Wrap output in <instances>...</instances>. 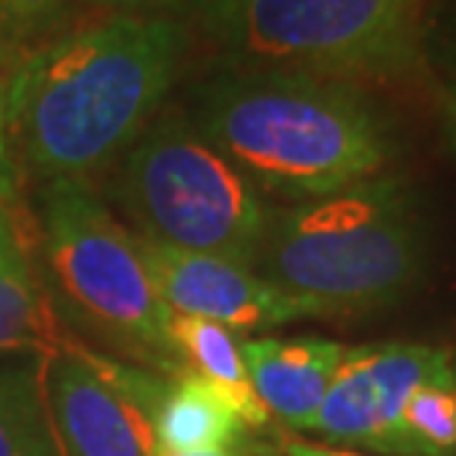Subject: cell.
Instances as JSON below:
<instances>
[{
    "label": "cell",
    "instance_id": "1",
    "mask_svg": "<svg viewBox=\"0 0 456 456\" xmlns=\"http://www.w3.org/2000/svg\"><path fill=\"white\" fill-rule=\"evenodd\" d=\"M187 30L167 15L118 12L33 53L6 89L9 140L45 184L110 169L178 80Z\"/></svg>",
    "mask_w": 456,
    "mask_h": 456
},
{
    "label": "cell",
    "instance_id": "2",
    "mask_svg": "<svg viewBox=\"0 0 456 456\" xmlns=\"http://www.w3.org/2000/svg\"><path fill=\"white\" fill-rule=\"evenodd\" d=\"M199 134L261 193L290 202L377 178L388 125L353 84L297 71H225L199 89Z\"/></svg>",
    "mask_w": 456,
    "mask_h": 456
},
{
    "label": "cell",
    "instance_id": "3",
    "mask_svg": "<svg viewBox=\"0 0 456 456\" xmlns=\"http://www.w3.org/2000/svg\"><path fill=\"white\" fill-rule=\"evenodd\" d=\"M427 232L400 178H368L273 211L252 270L312 317L368 314L400 303L424 270Z\"/></svg>",
    "mask_w": 456,
    "mask_h": 456
},
{
    "label": "cell",
    "instance_id": "4",
    "mask_svg": "<svg viewBox=\"0 0 456 456\" xmlns=\"http://www.w3.org/2000/svg\"><path fill=\"white\" fill-rule=\"evenodd\" d=\"M42 249L53 305L89 335L154 373L187 370L172 344V312L145 267L140 237L84 181L42 190Z\"/></svg>",
    "mask_w": 456,
    "mask_h": 456
},
{
    "label": "cell",
    "instance_id": "5",
    "mask_svg": "<svg viewBox=\"0 0 456 456\" xmlns=\"http://www.w3.org/2000/svg\"><path fill=\"white\" fill-rule=\"evenodd\" d=\"M208 36L240 71L359 84L421 69L412 0H199Z\"/></svg>",
    "mask_w": 456,
    "mask_h": 456
},
{
    "label": "cell",
    "instance_id": "6",
    "mask_svg": "<svg viewBox=\"0 0 456 456\" xmlns=\"http://www.w3.org/2000/svg\"><path fill=\"white\" fill-rule=\"evenodd\" d=\"M113 199L142 240L249 267L273 216L261 190L181 116L158 118L136 136Z\"/></svg>",
    "mask_w": 456,
    "mask_h": 456
},
{
    "label": "cell",
    "instance_id": "7",
    "mask_svg": "<svg viewBox=\"0 0 456 456\" xmlns=\"http://www.w3.org/2000/svg\"><path fill=\"white\" fill-rule=\"evenodd\" d=\"M421 386L456 388L448 350L403 341L346 346L308 433L335 448L412 456L403 433V409Z\"/></svg>",
    "mask_w": 456,
    "mask_h": 456
},
{
    "label": "cell",
    "instance_id": "8",
    "mask_svg": "<svg viewBox=\"0 0 456 456\" xmlns=\"http://www.w3.org/2000/svg\"><path fill=\"white\" fill-rule=\"evenodd\" d=\"M140 243L154 288L172 314L202 317L232 332H264L312 317L303 303L281 294L249 264L172 249L142 237Z\"/></svg>",
    "mask_w": 456,
    "mask_h": 456
},
{
    "label": "cell",
    "instance_id": "9",
    "mask_svg": "<svg viewBox=\"0 0 456 456\" xmlns=\"http://www.w3.org/2000/svg\"><path fill=\"white\" fill-rule=\"evenodd\" d=\"M45 400L66 456L160 453L149 409L95 368L86 346L69 341L45 359Z\"/></svg>",
    "mask_w": 456,
    "mask_h": 456
},
{
    "label": "cell",
    "instance_id": "10",
    "mask_svg": "<svg viewBox=\"0 0 456 456\" xmlns=\"http://www.w3.org/2000/svg\"><path fill=\"white\" fill-rule=\"evenodd\" d=\"M255 395L290 430H308L321 409L346 346L321 335L240 341Z\"/></svg>",
    "mask_w": 456,
    "mask_h": 456
},
{
    "label": "cell",
    "instance_id": "11",
    "mask_svg": "<svg viewBox=\"0 0 456 456\" xmlns=\"http://www.w3.org/2000/svg\"><path fill=\"white\" fill-rule=\"evenodd\" d=\"M151 424L160 451L167 453L243 448L249 430L223 391L190 368L167 379Z\"/></svg>",
    "mask_w": 456,
    "mask_h": 456
},
{
    "label": "cell",
    "instance_id": "12",
    "mask_svg": "<svg viewBox=\"0 0 456 456\" xmlns=\"http://www.w3.org/2000/svg\"><path fill=\"white\" fill-rule=\"evenodd\" d=\"M57 305L24 243L0 252V355L48 359L66 346Z\"/></svg>",
    "mask_w": 456,
    "mask_h": 456
},
{
    "label": "cell",
    "instance_id": "13",
    "mask_svg": "<svg viewBox=\"0 0 456 456\" xmlns=\"http://www.w3.org/2000/svg\"><path fill=\"white\" fill-rule=\"evenodd\" d=\"M169 335L181 362L190 370H196L199 377H205L214 388H220L249 430H267L270 412L261 403V397L255 395L240 344H237L232 330L214 321H202V317L172 314Z\"/></svg>",
    "mask_w": 456,
    "mask_h": 456
},
{
    "label": "cell",
    "instance_id": "14",
    "mask_svg": "<svg viewBox=\"0 0 456 456\" xmlns=\"http://www.w3.org/2000/svg\"><path fill=\"white\" fill-rule=\"evenodd\" d=\"M45 418V359L0 364V456H24Z\"/></svg>",
    "mask_w": 456,
    "mask_h": 456
},
{
    "label": "cell",
    "instance_id": "15",
    "mask_svg": "<svg viewBox=\"0 0 456 456\" xmlns=\"http://www.w3.org/2000/svg\"><path fill=\"white\" fill-rule=\"evenodd\" d=\"M412 456H456V388L421 386L403 409Z\"/></svg>",
    "mask_w": 456,
    "mask_h": 456
},
{
    "label": "cell",
    "instance_id": "16",
    "mask_svg": "<svg viewBox=\"0 0 456 456\" xmlns=\"http://www.w3.org/2000/svg\"><path fill=\"white\" fill-rule=\"evenodd\" d=\"M4 12L9 15L15 30H24L30 24L48 21V18L62 6V0H0Z\"/></svg>",
    "mask_w": 456,
    "mask_h": 456
},
{
    "label": "cell",
    "instance_id": "17",
    "mask_svg": "<svg viewBox=\"0 0 456 456\" xmlns=\"http://www.w3.org/2000/svg\"><path fill=\"white\" fill-rule=\"evenodd\" d=\"M9 122H6V89L0 86V196H12L15 187V163L9 151Z\"/></svg>",
    "mask_w": 456,
    "mask_h": 456
},
{
    "label": "cell",
    "instance_id": "18",
    "mask_svg": "<svg viewBox=\"0 0 456 456\" xmlns=\"http://www.w3.org/2000/svg\"><path fill=\"white\" fill-rule=\"evenodd\" d=\"M98 6H113L122 12H136V15H158V9H175V6H196L199 0H93Z\"/></svg>",
    "mask_w": 456,
    "mask_h": 456
},
{
    "label": "cell",
    "instance_id": "19",
    "mask_svg": "<svg viewBox=\"0 0 456 456\" xmlns=\"http://www.w3.org/2000/svg\"><path fill=\"white\" fill-rule=\"evenodd\" d=\"M281 453L285 456H364L350 448H335V444H317L303 439H281Z\"/></svg>",
    "mask_w": 456,
    "mask_h": 456
},
{
    "label": "cell",
    "instance_id": "20",
    "mask_svg": "<svg viewBox=\"0 0 456 456\" xmlns=\"http://www.w3.org/2000/svg\"><path fill=\"white\" fill-rule=\"evenodd\" d=\"M24 456H66V451H62V444L57 439V433H53V424H51V412L48 418L39 424V430H36L30 448H27Z\"/></svg>",
    "mask_w": 456,
    "mask_h": 456
},
{
    "label": "cell",
    "instance_id": "21",
    "mask_svg": "<svg viewBox=\"0 0 456 456\" xmlns=\"http://www.w3.org/2000/svg\"><path fill=\"white\" fill-rule=\"evenodd\" d=\"M442 134L451 154L456 158V84H451L442 93Z\"/></svg>",
    "mask_w": 456,
    "mask_h": 456
},
{
    "label": "cell",
    "instance_id": "22",
    "mask_svg": "<svg viewBox=\"0 0 456 456\" xmlns=\"http://www.w3.org/2000/svg\"><path fill=\"white\" fill-rule=\"evenodd\" d=\"M21 243V234H18V228L12 223V216L4 211V205H0V252L12 249V246Z\"/></svg>",
    "mask_w": 456,
    "mask_h": 456
},
{
    "label": "cell",
    "instance_id": "23",
    "mask_svg": "<svg viewBox=\"0 0 456 456\" xmlns=\"http://www.w3.org/2000/svg\"><path fill=\"white\" fill-rule=\"evenodd\" d=\"M158 456H252L243 448H216V451H187V453H158Z\"/></svg>",
    "mask_w": 456,
    "mask_h": 456
},
{
    "label": "cell",
    "instance_id": "24",
    "mask_svg": "<svg viewBox=\"0 0 456 456\" xmlns=\"http://www.w3.org/2000/svg\"><path fill=\"white\" fill-rule=\"evenodd\" d=\"M15 27H12V21H9V15L4 12V6H0V36L4 33H12Z\"/></svg>",
    "mask_w": 456,
    "mask_h": 456
},
{
    "label": "cell",
    "instance_id": "25",
    "mask_svg": "<svg viewBox=\"0 0 456 456\" xmlns=\"http://www.w3.org/2000/svg\"><path fill=\"white\" fill-rule=\"evenodd\" d=\"M451 364H453V379H456V355H451Z\"/></svg>",
    "mask_w": 456,
    "mask_h": 456
}]
</instances>
